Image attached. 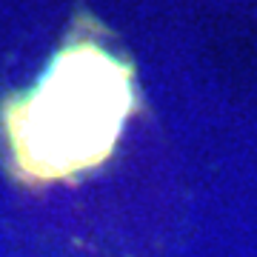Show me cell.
Masks as SVG:
<instances>
[{
  "label": "cell",
  "mask_w": 257,
  "mask_h": 257,
  "mask_svg": "<svg viewBox=\"0 0 257 257\" xmlns=\"http://www.w3.org/2000/svg\"><path fill=\"white\" fill-rule=\"evenodd\" d=\"M135 106L132 74L92 43L63 49L6 114L12 160L26 177L60 180L103 163Z\"/></svg>",
  "instance_id": "6da1fadb"
}]
</instances>
